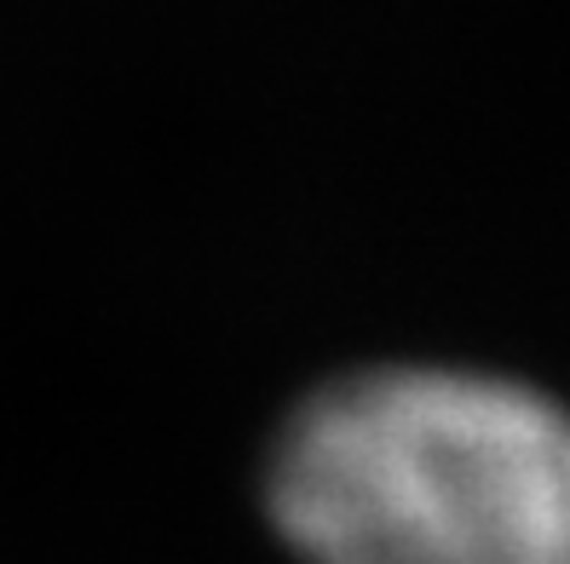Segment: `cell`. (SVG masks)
<instances>
[{
    "instance_id": "obj_1",
    "label": "cell",
    "mask_w": 570,
    "mask_h": 564,
    "mask_svg": "<svg viewBox=\"0 0 570 564\" xmlns=\"http://www.w3.org/2000/svg\"><path fill=\"white\" fill-rule=\"evenodd\" d=\"M272 518L306 564H570V409L490 369H357L283 426Z\"/></svg>"
}]
</instances>
